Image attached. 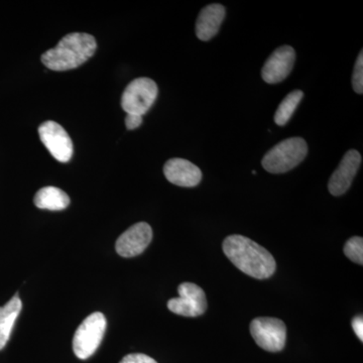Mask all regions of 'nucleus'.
I'll return each mask as SVG.
<instances>
[{
  "instance_id": "nucleus-1",
  "label": "nucleus",
  "mask_w": 363,
  "mask_h": 363,
  "mask_svg": "<svg viewBox=\"0 0 363 363\" xmlns=\"http://www.w3.org/2000/svg\"><path fill=\"white\" fill-rule=\"evenodd\" d=\"M222 247L234 266L252 278L269 279L276 272V259L271 253L245 236H228Z\"/></svg>"
},
{
  "instance_id": "nucleus-2",
  "label": "nucleus",
  "mask_w": 363,
  "mask_h": 363,
  "mask_svg": "<svg viewBox=\"0 0 363 363\" xmlns=\"http://www.w3.org/2000/svg\"><path fill=\"white\" fill-rule=\"evenodd\" d=\"M94 37L84 33L65 35L54 49L42 56L43 64L52 71H67L78 68L88 61L96 51Z\"/></svg>"
},
{
  "instance_id": "nucleus-3",
  "label": "nucleus",
  "mask_w": 363,
  "mask_h": 363,
  "mask_svg": "<svg viewBox=\"0 0 363 363\" xmlns=\"http://www.w3.org/2000/svg\"><path fill=\"white\" fill-rule=\"evenodd\" d=\"M307 154L308 145L303 138H288L269 150L262 157V164L269 173L283 174L296 168Z\"/></svg>"
},
{
  "instance_id": "nucleus-4",
  "label": "nucleus",
  "mask_w": 363,
  "mask_h": 363,
  "mask_svg": "<svg viewBox=\"0 0 363 363\" xmlns=\"http://www.w3.org/2000/svg\"><path fill=\"white\" fill-rule=\"evenodd\" d=\"M106 318L100 312H95L86 318L74 334L73 350L80 359H87L99 347L106 331Z\"/></svg>"
},
{
  "instance_id": "nucleus-5",
  "label": "nucleus",
  "mask_w": 363,
  "mask_h": 363,
  "mask_svg": "<svg viewBox=\"0 0 363 363\" xmlns=\"http://www.w3.org/2000/svg\"><path fill=\"white\" fill-rule=\"evenodd\" d=\"M157 92V85L152 79H135L123 91L121 107L128 114L143 116L156 101Z\"/></svg>"
},
{
  "instance_id": "nucleus-6",
  "label": "nucleus",
  "mask_w": 363,
  "mask_h": 363,
  "mask_svg": "<svg viewBox=\"0 0 363 363\" xmlns=\"http://www.w3.org/2000/svg\"><path fill=\"white\" fill-rule=\"evenodd\" d=\"M250 333L257 345L269 352H279L285 347L286 325L277 318L264 317L252 320Z\"/></svg>"
},
{
  "instance_id": "nucleus-7",
  "label": "nucleus",
  "mask_w": 363,
  "mask_h": 363,
  "mask_svg": "<svg viewBox=\"0 0 363 363\" xmlns=\"http://www.w3.org/2000/svg\"><path fill=\"white\" fill-rule=\"evenodd\" d=\"M178 293L180 297L171 298L168 302L169 311L184 317L201 316L206 312V295L199 286L183 283L179 286Z\"/></svg>"
},
{
  "instance_id": "nucleus-8",
  "label": "nucleus",
  "mask_w": 363,
  "mask_h": 363,
  "mask_svg": "<svg viewBox=\"0 0 363 363\" xmlns=\"http://www.w3.org/2000/svg\"><path fill=\"white\" fill-rule=\"evenodd\" d=\"M39 135L43 145L57 161H70L73 156V143L62 125L55 121H45L40 125Z\"/></svg>"
},
{
  "instance_id": "nucleus-9",
  "label": "nucleus",
  "mask_w": 363,
  "mask_h": 363,
  "mask_svg": "<svg viewBox=\"0 0 363 363\" xmlns=\"http://www.w3.org/2000/svg\"><path fill=\"white\" fill-rule=\"evenodd\" d=\"M152 240V227L145 222H138L119 236L116 245V252L121 257H136L145 252Z\"/></svg>"
},
{
  "instance_id": "nucleus-10",
  "label": "nucleus",
  "mask_w": 363,
  "mask_h": 363,
  "mask_svg": "<svg viewBox=\"0 0 363 363\" xmlns=\"http://www.w3.org/2000/svg\"><path fill=\"white\" fill-rule=\"evenodd\" d=\"M296 52L290 45L279 47L272 52L262 69V77L269 84L285 80L295 65Z\"/></svg>"
},
{
  "instance_id": "nucleus-11",
  "label": "nucleus",
  "mask_w": 363,
  "mask_h": 363,
  "mask_svg": "<svg viewBox=\"0 0 363 363\" xmlns=\"http://www.w3.org/2000/svg\"><path fill=\"white\" fill-rule=\"evenodd\" d=\"M362 164V156L357 150H350L344 155L338 168L329 180V192L333 196H341L347 192Z\"/></svg>"
},
{
  "instance_id": "nucleus-12",
  "label": "nucleus",
  "mask_w": 363,
  "mask_h": 363,
  "mask_svg": "<svg viewBox=\"0 0 363 363\" xmlns=\"http://www.w3.org/2000/svg\"><path fill=\"white\" fill-rule=\"evenodd\" d=\"M164 174L169 183L180 187H195L202 180L201 169L193 162L179 157L169 160L164 164Z\"/></svg>"
},
{
  "instance_id": "nucleus-13",
  "label": "nucleus",
  "mask_w": 363,
  "mask_h": 363,
  "mask_svg": "<svg viewBox=\"0 0 363 363\" xmlns=\"http://www.w3.org/2000/svg\"><path fill=\"white\" fill-rule=\"evenodd\" d=\"M225 18V7L221 4H209L202 9L196 21V35L198 39L209 40L219 32Z\"/></svg>"
},
{
  "instance_id": "nucleus-14",
  "label": "nucleus",
  "mask_w": 363,
  "mask_h": 363,
  "mask_svg": "<svg viewBox=\"0 0 363 363\" xmlns=\"http://www.w3.org/2000/svg\"><path fill=\"white\" fill-rule=\"evenodd\" d=\"M21 308V298L14 296L4 307H0V350H4L11 337V331L16 319L20 316Z\"/></svg>"
},
{
  "instance_id": "nucleus-15",
  "label": "nucleus",
  "mask_w": 363,
  "mask_h": 363,
  "mask_svg": "<svg viewBox=\"0 0 363 363\" xmlns=\"http://www.w3.org/2000/svg\"><path fill=\"white\" fill-rule=\"evenodd\" d=\"M35 206L40 209L60 211L66 209L70 204V198L61 189L45 187L38 191L33 199Z\"/></svg>"
},
{
  "instance_id": "nucleus-16",
  "label": "nucleus",
  "mask_w": 363,
  "mask_h": 363,
  "mask_svg": "<svg viewBox=\"0 0 363 363\" xmlns=\"http://www.w3.org/2000/svg\"><path fill=\"white\" fill-rule=\"evenodd\" d=\"M304 97V93L301 90H295L286 95L281 101L274 114V123L279 126H284L292 117L301 100Z\"/></svg>"
},
{
  "instance_id": "nucleus-17",
  "label": "nucleus",
  "mask_w": 363,
  "mask_h": 363,
  "mask_svg": "<svg viewBox=\"0 0 363 363\" xmlns=\"http://www.w3.org/2000/svg\"><path fill=\"white\" fill-rule=\"evenodd\" d=\"M344 253L355 264L362 266L363 264V240L359 236H354L351 238L345 243L344 247Z\"/></svg>"
},
{
  "instance_id": "nucleus-18",
  "label": "nucleus",
  "mask_w": 363,
  "mask_h": 363,
  "mask_svg": "<svg viewBox=\"0 0 363 363\" xmlns=\"http://www.w3.org/2000/svg\"><path fill=\"white\" fill-rule=\"evenodd\" d=\"M353 89L357 94H362L363 92V54L362 51L358 55L357 63H355L354 71L352 76Z\"/></svg>"
},
{
  "instance_id": "nucleus-19",
  "label": "nucleus",
  "mask_w": 363,
  "mask_h": 363,
  "mask_svg": "<svg viewBox=\"0 0 363 363\" xmlns=\"http://www.w3.org/2000/svg\"><path fill=\"white\" fill-rule=\"evenodd\" d=\"M119 363H157L154 358L143 354V353H133L126 355Z\"/></svg>"
},
{
  "instance_id": "nucleus-20",
  "label": "nucleus",
  "mask_w": 363,
  "mask_h": 363,
  "mask_svg": "<svg viewBox=\"0 0 363 363\" xmlns=\"http://www.w3.org/2000/svg\"><path fill=\"white\" fill-rule=\"evenodd\" d=\"M142 123L143 116H136V114H128L125 117V125L128 130H135V128H140Z\"/></svg>"
},
{
  "instance_id": "nucleus-21",
  "label": "nucleus",
  "mask_w": 363,
  "mask_h": 363,
  "mask_svg": "<svg viewBox=\"0 0 363 363\" xmlns=\"http://www.w3.org/2000/svg\"><path fill=\"white\" fill-rule=\"evenodd\" d=\"M351 325H352L353 331L355 332L357 337L360 339V341H363V318L362 315L353 318Z\"/></svg>"
}]
</instances>
